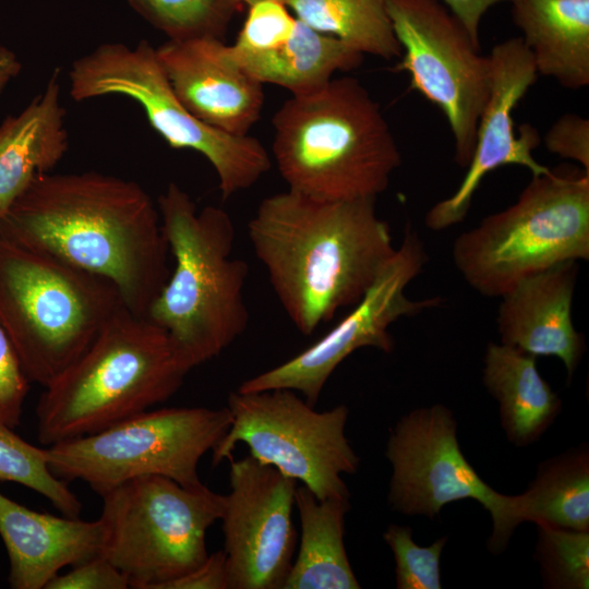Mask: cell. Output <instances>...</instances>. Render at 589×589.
Masks as SVG:
<instances>
[{"mask_svg": "<svg viewBox=\"0 0 589 589\" xmlns=\"http://www.w3.org/2000/svg\"><path fill=\"white\" fill-rule=\"evenodd\" d=\"M0 237L109 280L142 317L170 274L157 202L112 175H38L0 221Z\"/></svg>", "mask_w": 589, "mask_h": 589, "instance_id": "obj_1", "label": "cell"}, {"mask_svg": "<svg viewBox=\"0 0 589 589\" xmlns=\"http://www.w3.org/2000/svg\"><path fill=\"white\" fill-rule=\"evenodd\" d=\"M248 237L285 313L306 336L358 303L396 250L375 199L325 201L288 189L261 201Z\"/></svg>", "mask_w": 589, "mask_h": 589, "instance_id": "obj_2", "label": "cell"}, {"mask_svg": "<svg viewBox=\"0 0 589 589\" xmlns=\"http://www.w3.org/2000/svg\"><path fill=\"white\" fill-rule=\"evenodd\" d=\"M273 159L288 190L325 201L375 199L401 154L378 103L352 76L291 95L272 119Z\"/></svg>", "mask_w": 589, "mask_h": 589, "instance_id": "obj_3", "label": "cell"}, {"mask_svg": "<svg viewBox=\"0 0 589 589\" xmlns=\"http://www.w3.org/2000/svg\"><path fill=\"white\" fill-rule=\"evenodd\" d=\"M175 265L146 318L161 327L191 366L218 357L247 329V263L232 256L236 229L221 207L196 204L170 182L157 199Z\"/></svg>", "mask_w": 589, "mask_h": 589, "instance_id": "obj_4", "label": "cell"}, {"mask_svg": "<svg viewBox=\"0 0 589 589\" xmlns=\"http://www.w3.org/2000/svg\"><path fill=\"white\" fill-rule=\"evenodd\" d=\"M191 366L159 326L122 305L36 406L45 445L88 435L165 402Z\"/></svg>", "mask_w": 589, "mask_h": 589, "instance_id": "obj_5", "label": "cell"}, {"mask_svg": "<svg viewBox=\"0 0 589 589\" xmlns=\"http://www.w3.org/2000/svg\"><path fill=\"white\" fill-rule=\"evenodd\" d=\"M122 305L109 280L0 237V324L31 383L55 381Z\"/></svg>", "mask_w": 589, "mask_h": 589, "instance_id": "obj_6", "label": "cell"}, {"mask_svg": "<svg viewBox=\"0 0 589 589\" xmlns=\"http://www.w3.org/2000/svg\"><path fill=\"white\" fill-rule=\"evenodd\" d=\"M453 262L477 292L500 298L521 279L589 259V172L564 166L532 176L517 201L454 241Z\"/></svg>", "mask_w": 589, "mask_h": 589, "instance_id": "obj_7", "label": "cell"}, {"mask_svg": "<svg viewBox=\"0 0 589 589\" xmlns=\"http://www.w3.org/2000/svg\"><path fill=\"white\" fill-rule=\"evenodd\" d=\"M69 93L75 101L111 95L136 101L171 148L191 149L207 159L223 200L250 189L272 168L257 139L214 129L181 104L147 40L135 46L106 43L77 58L69 70Z\"/></svg>", "mask_w": 589, "mask_h": 589, "instance_id": "obj_8", "label": "cell"}, {"mask_svg": "<svg viewBox=\"0 0 589 589\" xmlns=\"http://www.w3.org/2000/svg\"><path fill=\"white\" fill-rule=\"evenodd\" d=\"M103 555L130 588L163 587L208 556L206 534L220 519L224 495L160 476L128 480L103 496Z\"/></svg>", "mask_w": 589, "mask_h": 589, "instance_id": "obj_9", "label": "cell"}, {"mask_svg": "<svg viewBox=\"0 0 589 589\" xmlns=\"http://www.w3.org/2000/svg\"><path fill=\"white\" fill-rule=\"evenodd\" d=\"M230 425L227 407L148 409L98 432L46 446L47 462L59 479L83 481L100 496L142 476L199 486L202 457Z\"/></svg>", "mask_w": 589, "mask_h": 589, "instance_id": "obj_10", "label": "cell"}, {"mask_svg": "<svg viewBox=\"0 0 589 589\" xmlns=\"http://www.w3.org/2000/svg\"><path fill=\"white\" fill-rule=\"evenodd\" d=\"M314 407L288 388L230 393L231 425L212 450L213 466L243 443L251 456L301 482L316 498H350L341 476L356 473L360 458L345 433L349 409Z\"/></svg>", "mask_w": 589, "mask_h": 589, "instance_id": "obj_11", "label": "cell"}, {"mask_svg": "<svg viewBox=\"0 0 589 589\" xmlns=\"http://www.w3.org/2000/svg\"><path fill=\"white\" fill-rule=\"evenodd\" d=\"M385 456L392 466L388 503L407 516H437L459 500H476L490 513L488 548L502 552L524 522L519 495H504L485 483L460 450L457 423L443 405L414 409L390 430Z\"/></svg>", "mask_w": 589, "mask_h": 589, "instance_id": "obj_12", "label": "cell"}, {"mask_svg": "<svg viewBox=\"0 0 589 589\" xmlns=\"http://www.w3.org/2000/svg\"><path fill=\"white\" fill-rule=\"evenodd\" d=\"M386 3L401 48L395 71L407 72L410 88L443 112L454 141L455 161L467 168L489 95V58L442 1Z\"/></svg>", "mask_w": 589, "mask_h": 589, "instance_id": "obj_13", "label": "cell"}, {"mask_svg": "<svg viewBox=\"0 0 589 589\" xmlns=\"http://www.w3.org/2000/svg\"><path fill=\"white\" fill-rule=\"evenodd\" d=\"M428 254L416 230L407 225L402 241L361 300L329 332L291 359L243 381L237 390L288 388L315 406L337 366L358 349L372 347L389 353V326L443 303L442 298L412 300L408 285L421 273Z\"/></svg>", "mask_w": 589, "mask_h": 589, "instance_id": "obj_14", "label": "cell"}, {"mask_svg": "<svg viewBox=\"0 0 589 589\" xmlns=\"http://www.w3.org/2000/svg\"><path fill=\"white\" fill-rule=\"evenodd\" d=\"M229 461L219 519L229 589H284L297 543L298 482L250 454Z\"/></svg>", "mask_w": 589, "mask_h": 589, "instance_id": "obj_15", "label": "cell"}, {"mask_svg": "<svg viewBox=\"0 0 589 589\" xmlns=\"http://www.w3.org/2000/svg\"><path fill=\"white\" fill-rule=\"evenodd\" d=\"M488 58L489 95L478 121L473 153L457 190L425 214L424 224L434 231L466 218L476 191L493 170L507 165L526 167L532 176L550 170L533 157L541 142L537 129L521 124L518 134L515 132L513 112L539 75L531 52L521 37H512L495 45Z\"/></svg>", "mask_w": 589, "mask_h": 589, "instance_id": "obj_16", "label": "cell"}, {"mask_svg": "<svg viewBox=\"0 0 589 589\" xmlns=\"http://www.w3.org/2000/svg\"><path fill=\"white\" fill-rule=\"evenodd\" d=\"M156 52L173 93L200 121L243 136L260 120L263 84L236 61L223 39L167 40Z\"/></svg>", "mask_w": 589, "mask_h": 589, "instance_id": "obj_17", "label": "cell"}, {"mask_svg": "<svg viewBox=\"0 0 589 589\" xmlns=\"http://www.w3.org/2000/svg\"><path fill=\"white\" fill-rule=\"evenodd\" d=\"M577 275V261H565L521 279L500 297L496 318L501 344L557 357L569 378L585 351L572 320Z\"/></svg>", "mask_w": 589, "mask_h": 589, "instance_id": "obj_18", "label": "cell"}, {"mask_svg": "<svg viewBox=\"0 0 589 589\" xmlns=\"http://www.w3.org/2000/svg\"><path fill=\"white\" fill-rule=\"evenodd\" d=\"M0 537L13 589H46L67 566L103 555L105 531L97 520L55 516L27 508L0 493Z\"/></svg>", "mask_w": 589, "mask_h": 589, "instance_id": "obj_19", "label": "cell"}, {"mask_svg": "<svg viewBox=\"0 0 589 589\" xmlns=\"http://www.w3.org/2000/svg\"><path fill=\"white\" fill-rule=\"evenodd\" d=\"M69 148L60 70L17 115L0 123V221L40 173L50 172Z\"/></svg>", "mask_w": 589, "mask_h": 589, "instance_id": "obj_20", "label": "cell"}, {"mask_svg": "<svg viewBox=\"0 0 589 589\" xmlns=\"http://www.w3.org/2000/svg\"><path fill=\"white\" fill-rule=\"evenodd\" d=\"M538 74L569 89L589 85V0H510Z\"/></svg>", "mask_w": 589, "mask_h": 589, "instance_id": "obj_21", "label": "cell"}, {"mask_svg": "<svg viewBox=\"0 0 589 589\" xmlns=\"http://www.w3.org/2000/svg\"><path fill=\"white\" fill-rule=\"evenodd\" d=\"M483 383L498 401L501 424L515 446L538 441L561 412V398L540 375L537 357L517 348L488 345Z\"/></svg>", "mask_w": 589, "mask_h": 589, "instance_id": "obj_22", "label": "cell"}, {"mask_svg": "<svg viewBox=\"0 0 589 589\" xmlns=\"http://www.w3.org/2000/svg\"><path fill=\"white\" fill-rule=\"evenodd\" d=\"M349 500H318L306 486H297L301 537L284 589L360 588L344 542Z\"/></svg>", "mask_w": 589, "mask_h": 589, "instance_id": "obj_23", "label": "cell"}, {"mask_svg": "<svg viewBox=\"0 0 589 589\" xmlns=\"http://www.w3.org/2000/svg\"><path fill=\"white\" fill-rule=\"evenodd\" d=\"M231 53L263 85L281 86L291 95L323 86L337 72L358 68L364 57L341 40L299 20L292 35L283 44L262 52L235 53L231 50Z\"/></svg>", "mask_w": 589, "mask_h": 589, "instance_id": "obj_24", "label": "cell"}, {"mask_svg": "<svg viewBox=\"0 0 589 589\" xmlns=\"http://www.w3.org/2000/svg\"><path fill=\"white\" fill-rule=\"evenodd\" d=\"M520 498L524 521L589 531L588 446L540 462Z\"/></svg>", "mask_w": 589, "mask_h": 589, "instance_id": "obj_25", "label": "cell"}, {"mask_svg": "<svg viewBox=\"0 0 589 589\" xmlns=\"http://www.w3.org/2000/svg\"><path fill=\"white\" fill-rule=\"evenodd\" d=\"M286 5L299 21L363 56L387 61L401 56L386 0H288Z\"/></svg>", "mask_w": 589, "mask_h": 589, "instance_id": "obj_26", "label": "cell"}, {"mask_svg": "<svg viewBox=\"0 0 589 589\" xmlns=\"http://www.w3.org/2000/svg\"><path fill=\"white\" fill-rule=\"evenodd\" d=\"M168 40L214 37L223 39L232 17L242 9L238 0H127Z\"/></svg>", "mask_w": 589, "mask_h": 589, "instance_id": "obj_27", "label": "cell"}, {"mask_svg": "<svg viewBox=\"0 0 589 589\" xmlns=\"http://www.w3.org/2000/svg\"><path fill=\"white\" fill-rule=\"evenodd\" d=\"M0 481L15 482L47 498L62 515L79 517L82 503L47 462L46 447L35 446L0 422Z\"/></svg>", "mask_w": 589, "mask_h": 589, "instance_id": "obj_28", "label": "cell"}, {"mask_svg": "<svg viewBox=\"0 0 589 589\" xmlns=\"http://www.w3.org/2000/svg\"><path fill=\"white\" fill-rule=\"evenodd\" d=\"M536 560L551 589L589 588V531L537 524Z\"/></svg>", "mask_w": 589, "mask_h": 589, "instance_id": "obj_29", "label": "cell"}, {"mask_svg": "<svg viewBox=\"0 0 589 589\" xmlns=\"http://www.w3.org/2000/svg\"><path fill=\"white\" fill-rule=\"evenodd\" d=\"M396 563V587L398 589H440V560L446 537L429 546H419L412 539L409 527L392 524L383 533Z\"/></svg>", "mask_w": 589, "mask_h": 589, "instance_id": "obj_30", "label": "cell"}, {"mask_svg": "<svg viewBox=\"0 0 589 589\" xmlns=\"http://www.w3.org/2000/svg\"><path fill=\"white\" fill-rule=\"evenodd\" d=\"M297 17L289 8L276 0H261L249 7L247 19L235 44V53H255L274 48L293 33Z\"/></svg>", "mask_w": 589, "mask_h": 589, "instance_id": "obj_31", "label": "cell"}, {"mask_svg": "<svg viewBox=\"0 0 589 589\" xmlns=\"http://www.w3.org/2000/svg\"><path fill=\"white\" fill-rule=\"evenodd\" d=\"M31 382L0 324V422L15 429L22 419Z\"/></svg>", "mask_w": 589, "mask_h": 589, "instance_id": "obj_32", "label": "cell"}, {"mask_svg": "<svg viewBox=\"0 0 589 589\" xmlns=\"http://www.w3.org/2000/svg\"><path fill=\"white\" fill-rule=\"evenodd\" d=\"M546 149L562 158L578 163L589 172V120L576 115L561 116L546 131Z\"/></svg>", "mask_w": 589, "mask_h": 589, "instance_id": "obj_33", "label": "cell"}, {"mask_svg": "<svg viewBox=\"0 0 589 589\" xmlns=\"http://www.w3.org/2000/svg\"><path fill=\"white\" fill-rule=\"evenodd\" d=\"M127 577L104 555L91 557L65 574L57 575L46 589H127Z\"/></svg>", "mask_w": 589, "mask_h": 589, "instance_id": "obj_34", "label": "cell"}, {"mask_svg": "<svg viewBox=\"0 0 589 589\" xmlns=\"http://www.w3.org/2000/svg\"><path fill=\"white\" fill-rule=\"evenodd\" d=\"M163 589H229L224 551L219 550L208 554L202 564L183 576L167 582Z\"/></svg>", "mask_w": 589, "mask_h": 589, "instance_id": "obj_35", "label": "cell"}, {"mask_svg": "<svg viewBox=\"0 0 589 589\" xmlns=\"http://www.w3.org/2000/svg\"><path fill=\"white\" fill-rule=\"evenodd\" d=\"M462 23L473 41L480 45V23L493 5L510 0H440ZM481 46V45H480Z\"/></svg>", "mask_w": 589, "mask_h": 589, "instance_id": "obj_36", "label": "cell"}, {"mask_svg": "<svg viewBox=\"0 0 589 589\" xmlns=\"http://www.w3.org/2000/svg\"><path fill=\"white\" fill-rule=\"evenodd\" d=\"M21 70L22 63L17 55L10 48L0 46V95Z\"/></svg>", "mask_w": 589, "mask_h": 589, "instance_id": "obj_37", "label": "cell"}, {"mask_svg": "<svg viewBox=\"0 0 589 589\" xmlns=\"http://www.w3.org/2000/svg\"><path fill=\"white\" fill-rule=\"evenodd\" d=\"M242 5H248L250 7L251 4L257 2V1H261V0H238ZM276 1H279V2H283V3H287L288 0H276Z\"/></svg>", "mask_w": 589, "mask_h": 589, "instance_id": "obj_38", "label": "cell"}]
</instances>
